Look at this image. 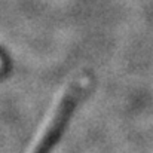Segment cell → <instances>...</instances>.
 Wrapping results in <instances>:
<instances>
[{
    "label": "cell",
    "instance_id": "cell-1",
    "mask_svg": "<svg viewBox=\"0 0 153 153\" xmlns=\"http://www.w3.org/2000/svg\"><path fill=\"white\" fill-rule=\"evenodd\" d=\"M85 82H77L74 85H71L59 98V102L53 107V110L51 111V116L48 119V122L43 125L42 131L39 132L37 138H36V144L33 147V153H40L45 147H48V144L52 141V137L55 135L58 126L62 123V120L65 119L67 111L71 108L73 102L76 101L79 92L83 89Z\"/></svg>",
    "mask_w": 153,
    "mask_h": 153
}]
</instances>
